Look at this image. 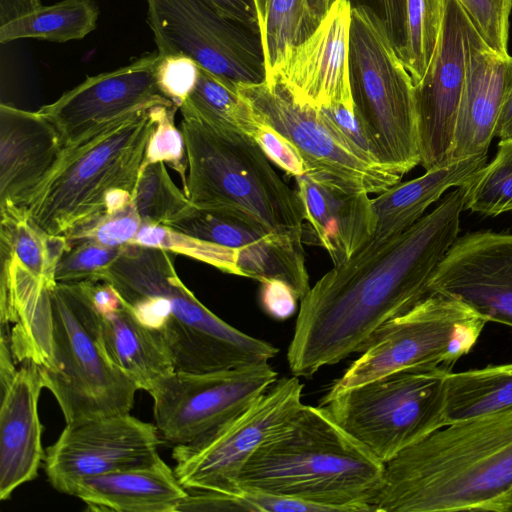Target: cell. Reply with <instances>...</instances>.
Listing matches in <instances>:
<instances>
[{"mask_svg": "<svg viewBox=\"0 0 512 512\" xmlns=\"http://www.w3.org/2000/svg\"><path fill=\"white\" fill-rule=\"evenodd\" d=\"M464 192L456 187L404 232L370 243L324 274L300 300L287 361L292 375L362 352L373 333L429 293L438 264L458 238Z\"/></svg>", "mask_w": 512, "mask_h": 512, "instance_id": "6da1fadb", "label": "cell"}, {"mask_svg": "<svg viewBox=\"0 0 512 512\" xmlns=\"http://www.w3.org/2000/svg\"><path fill=\"white\" fill-rule=\"evenodd\" d=\"M512 409L451 423L385 464L371 512H507Z\"/></svg>", "mask_w": 512, "mask_h": 512, "instance_id": "7a4b0ae2", "label": "cell"}, {"mask_svg": "<svg viewBox=\"0 0 512 512\" xmlns=\"http://www.w3.org/2000/svg\"><path fill=\"white\" fill-rule=\"evenodd\" d=\"M384 468L324 407L303 404L252 454L239 488L315 503L328 511L371 512Z\"/></svg>", "mask_w": 512, "mask_h": 512, "instance_id": "3957f363", "label": "cell"}, {"mask_svg": "<svg viewBox=\"0 0 512 512\" xmlns=\"http://www.w3.org/2000/svg\"><path fill=\"white\" fill-rule=\"evenodd\" d=\"M154 108L95 128L65 145L53 168L18 208L46 233L67 238L133 203L157 125Z\"/></svg>", "mask_w": 512, "mask_h": 512, "instance_id": "277c9868", "label": "cell"}, {"mask_svg": "<svg viewBox=\"0 0 512 512\" xmlns=\"http://www.w3.org/2000/svg\"><path fill=\"white\" fill-rule=\"evenodd\" d=\"M180 130L187 158L183 191L194 207L236 218L275 238L303 242L296 191L253 138L186 117Z\"/></svg>", "mask_w": 512, "mask_h": 512, "instance_id": "5b68a950", "label": "cell"}, {"mask_svg": "<svg viewBox=\"0 0 512 512\" xmlns=\"http://www.w3.org/2000/svg\"><path fill=\"white\" fill-rule=\"evenodd\" d=\"M170 253L127 244L103 280L144 284L168 297V313L159 333L175 371L205 373L268 363L278 349L241 332L206 308L178 277Z\"/></svg>", "mask_w": 512, "mask_h": 512, "instance_id": "8992f818", "label": "cell"}, {"mask_svg": "<svg viewBox=\"0 0 512 512\" xmlns=\"http://www.w3.org/2000/svg\"><path fill=\"white\" fill-rule=\"evenodd\" d=\"M49 294L52 363L40 373L66 424L130 413L139 388L105 354L101 315L78 283H56Z\"/></svg>", "mask_w": 512, "mask_h": 512, "instance_id": "52a82bcc", "label": "cell"}, {"mask_svg": "<svg viewBox=\"0 0 512 512\" xmlns=\"http://www.w3.org/2000/svg\"><path fill=\"white\" fill-rule=\"evenodd\" d=\"M350 85L378 163L401 176L420 164L412 78L383 21L366 5L351 11Z\"/></svg>", "mask_w": 512, "mask_h": 512, "instance_id": "ba28073f", "label": "cell"}, {"mask_svg": "<svg viewBox=\"0 0 512 512\" xmlns=\"http://www.w3.org/2000/svg\"><path fill=\"white\" fill-rule=\"evenodd\" d=\"M487 322L462 302L430 292L406 312L382 324L361 356L325 395L403 370L452 372L478 341Z\"/></svg>", "mask_w": 512, "mask_h": 512, "instance_id": "9c48e42d", "label": "cell"}, {"mask_svg": "<svg viewBox=\"0 0 512 512\" xmlns=\"http://www.w3.org/2000/svg\"><path fill=\"white\" fill-rule=\"evenodd\" d=\"M446 375L431 369L403 370L324 395L319 406L386 464L445 426Z\"/></svg>", "mask_w": 512, "mask_h": 512, "instance_id": "30bf717a", "label": "cell"}, {"mask_svg": "<svg viewBox=\"0 0 512 512\" xmlns=\"http://www.w3.org/2000/svg\"><path fill=\"white\" fill-rule=\"evenodd\" d=\"M157 51L190 59L236 85L266 81L259 31L221 15L207 0H146Z\"/></svg>", "mask_w": 512, "mask_h": 512, "instance_id": "8fae6325", "label": "cell"}, {"mask_svg": "<svg viewBox=\"0 0 512 512\" xmlns=\"http://www.w3.org/2000/svg\"><path fill=\"white\" fill-rule=\"evenodd\" d=\"M299 377L277 379L256 401L223 426L202 438L174 446V473L189 491L238 494L246 463L270 436L302 407Z\"/></svg>", "mask_w": 512, "mask_h": 512, "instance_id": "7c38bea8", "label": "cell"}, {"mask_svg": "<svg viewBox=\"0 0 512 512\" xmlns=\"http://www.w3.org/2000/svg\"><path fill=\"white\" fill-rule=\"evenodd\" d=\"M258 118L300 153L307 176L347 192L379 194L402 176L357 154L320 109L295 102L278 84L238 85Z\"/></svg>", "mask_w": 512, "mask_h": 512, "instance_id": "4fadbf2b", "label": "cell"}, {"mask_svg": "<svg viewBox=\"0 0 512 512\" xmlns=\"http://www.w3.org/2000/svg\"><path fill=\"white\" fill-rule=\"evenodd\" d=\"M268 364L205 373L174 371L148 392L161 438L174 446L208 436L239 415L273 383Z\"/></svg>", "mask_w": 512, "mask_h": 512, "instance_id": "5bb4252c", "label": "cell"}, {"mask_svg": "<svg viewBox=\"0 0 512 512\" xmlns=\"http://www.w3.org/2000/svg\"><path fill=\"white\" fill-rule=\"evenodd\" d=\"M161 444L156 425L130 413L66 424L46 449L44 470L57 491L71 495L84 478L154 463Z\"/></svg>", "mask_w": 512, "mask_h": 512, "instance_id": "9a60e30c", "label": "cell"}, {"mask_svg": "<svg viewBox=\"0 0 512 512\" xmlns=\"http://www.w3.org/2000/svg\"><path fill=\"white\" fill-rule=\"evenodd\" d=\"M470 26L458 1L446 0L434 54L424 77L414 85L420 164L426 171L452 163Z\"/></svg>", "mask_w": 512, "mask_h": 512, "instance_id": "2e32d148", "label": "cell"}, {"mask_svg": "<svg viewBox=\"0 0 512 512\" xmlns=\"http://www.w3.org/2000/svg\"><path fill=\"white\" fill-rule=\"evenodd\" d=\"M158 51L112 71L87 77L38 111L59 131L64 146L87 132L156 106L175 105L161 90Z\"/></svg>", "mask_w": 512, "mask_h": 512, "instance_id": "e0dca14e", "label": "cell"}, {"mask_svg": "<svg viewBox=\"0 0 512 512\" xmlns=\"http://www.w3.org/2000/svg\"><path fill=\"white\" fill-rule=\"evenodd\" d=\"M429 290L462 302L486 322L512 327V234L476 231L458 237Z\"/></svg>", "mask_w": 512, "mask_h": 512, "instance_id": "ac0fdd59", "label": "cell"}, {"mask_svg": "<svg viewBox=\"0 0 512 512\" xmlns=\"http://www.w3.org/2000/svg\"><path fill=\"white\" fill-rule=\"evenodd\" d=\"M351 11L349 0H333L314 31L285 53L272 85L278 84L301 105L317 109L341 105L354 110Z\"/></svg>", "mask_w": 512, "mask_h": 512, "instance_id": "d6986e66", "label": "cell"}, {"mask_svg": "<svg viewBox=\"0 0 512 512\" xmlns=\"http://www.w3.org/2000/svg\"><path fill=\"white\" fill-rule=\"evenodd\" d=\"M167 226L233 250L237 276L260 283L280 280L299 300L310 289L302 242L275 238L236 218L194 206Z\"/></svg>", "mask_w": 512, "mask_h": 512, "instance_id": "ffe728a7", "label": "cell"}, {"mask_svg": "<svg viewBox=\"0 0 512 512\" xmlns=\"http://www.w3.org/2000/svg\"><path fill=\"white\" fill-rule=\"evenodd\" d=\"M512 86V56L493 50L473 27L451 162L488 152L504 99Z\"/></svg>", "mask_w": 512, "mask_h": 512, "instance_id": "44dd1931", "label": "cell"}, {"mask_svg": "<svg viewBox=\"0 0 512 512\" xmlns=\"http://www.w3.org/2000/svg\"><path fill=\"white\" fill-rule=\"evenodd\" d=\"M64 148L55 125L39 111L0 105V209L21 207Z\"/></svg>", "mask_w": 512, "mask_h": 512, "instance_id": "7402d4cb", "label": "cell"}, {"mask_svg": "<svg viewBox=\"0 0 512 512\" xmlns=\"http://www.w3.org/2000/svg\"><path fill=\"white\" fill-rule=\"evenodd\" d=\"M44 388L39 367L23 362L1 390L0 499L34 480L44 460L38 402Z\"/></svg>", "mask_w": 512, "mask_h": 512, "instance_id": "603a6c76", "label": "cell"}, {"mask_svg": "<svg viewBox=\"0 0 512 512\" xmlns=\"http://www.w3.org/2000/svg\"><path fill=\"white\" fill-rule=\"evenodd\" d=\"M295 180L303 218L314 243L326 250L333 266L346 263L374 233L372 198L366 192H347L307 175Z\"/></svg>", "mask_w": 512, "mask_h": 512, "instance_id": "cb8c5ba5", "label": "cell"}, {"mask_svg": "<svg viewBox=\"0 0 512 512\" xmlns=\"http://www.w3.org/2000/svg\"><path fill=\"white\" fill-rule=\"evenodd\" d=\"M188 490L161 457L154 463L89 476L72 496L92 511L177 512Z\"/></svg>", "mask_w": 512, "mask_h": 512, "instance_id": "d4e9b609", "label": "cell"}, {"mask_svg": "<svg viewBox=\"0 0 512 512\" xmlns=\"http://www.w3.org/2000/svg\"><path fill=\"white\" fill-rule=\"evenodd\" d=\"M486 163L487 153L474 155L428 170L379 193L372 198L376 226L367 244L387 240L410 228L449 188L463 186Z\"/></svg>", "mask_w": 512, "mask_h": 512, "instance_id": "484cf974", "label": "cell"}, {"mask_svg": "<svg viewBox=\"0 0 512 512\" xmlns=\"http://www.w3.org/2000/svg\"><path fill=\"white\" fill-rule=\"evenodd\" d=\"M100 342L111 362L139 390L149 392L156 382L175 371L162 336L139 321L124 303L101 315Z\"/></svg>", "mask_w": 512, "mask_h": 512, "instance_id": "4316f807", "label": "cell"}, {"mask_svg": "<svg viewBox=\"0 0 512 512\" xmlns=\"http://www.w3.org/2000/svg\"><path fill=\"white\" fill-rule=\"evenodd\" d=\"M512 409V363L444 378L445 425Z\"/></svg>", "mask_w": 512, "mask_h": 512, "instance_id": "83f0119b", "label": "cell"}, {"mask_svg": "<svg viewBox=\"0 0 512 512\" xmlns=\"http://www.w3.org/2000/svg\"><path fill=\"white\" fill-rule=\"evenodd\" d=\"M182 117L211 127L242 132L251 138L260 119L240 94L238 85L197 65L195 84L179 107Z\"/></svg>", "mask_w": 512, "mask_h": 512, "instance_id": "f1b7e54d", "label": "cell"}, {"mask_svg": "<svg viewBox=\"0 0 512 512\" xmlns=\"http://www.w3.org/2000/svg\"><path fill=\"white\" fill-rule=\"evenodd\" d=\"M96 0H62L43 6L0 25V43L19 39L51 42L80 40L97 26Z\"/></svg>", "mask_w": 512, "mask_h": 512, "instance_id": "f546056e", "label": "cell"}, {"mask_svg": "<svg viewBox=\"0 0 512 512\" xmlns=\"http://www.w3.org/2000/svg\"><path fill=\"white\" fill-rule=\"evenodd\" d=\"M0 247H4L50 289L56 266L68 248L64 236H54L40 229L18 207L0 209Z\"/></svg>", "mask_w": 512, "mask_h": 512, "instance_id": "4dcf8cb0", "label": "cell"}, {"mask_svg": "<svg viewBox=\"0 0 512 512\" xmlns=\"http://www.w3.org/2000/svg\"><path fill=\"white\" fill-rule=\"evenodd\" d=\"M266 68V83L273 84L276 71L293 46L317 27L306 0H253Z\"/></svg>", "mask_w": 512, "mask_h": 512, "instance_id": "1f68e13d", "label": "cell"}, {"mask_svg": "<svg viewBox=\"0 0 512 512\" xmlns=\"http://www.w3.org/2000/svg\"><path fill=\"white\" fill-rule=\"evenodd\" d=\"M461 188L464 210L484 216L512 212V138L501 139L494 158Z\"/></svg>", "mask_w": 512, "mask_h": 512, "instance_id": "d6a6232c", "label": "cell"}, {"mask_svg": "<svg viewBox=\"0 0 512 512\" xmlns=\"http://www.w3.org/2000/svg\"><path fill=\"white\" fill-rule=\"evenodd\" d=\"M133 204L143 223L169 225L193 206L172 181L164 162L143 164Z\"/></svg>", "mask_w": 512, "mask_h": 512, "instance_id": "836d02e7", "label": "cell"}, {"mask_svg": "<svg viewBox=\"0 0 512 512\" xmlns=\"http://www.w3.org/2000/svg\"><path fill=\"white\" fill-rule=\"evenodd\" d=\"M446 0H407V45L403 64L413 84L424 77L440 34Z\"/></svg>", "mask_w": 512, "mask_h": 512, "instance_id": "e575fe53", "label": "cell"}, {"mask_svg": "<svg viewBox=\"0 0 512 512\" xmlns=\"http://www.w3.org/2000/svg\"><path fill=\"white\" fill-rule=\"evenodd\" d=\"M129 244L161 248L237 275V254L233 250L190 236L166 225L143 223Z\"/></svg>", "mask_w": 512, "mask_h": 512, "instance_id": "d590c367", "label": "cell"}, {"mask_svg": "<svg viewBox=\"0 0 512 512\" xmlns=\"http://www.w3.org/2000/svg\"><path fill=\"white\" fill-rule=\"evenodd\" d=\"M68 240V239H67ZM68 248L61 256L55 270L57 283L100 281L122 252V247H108L81 239L68 240Z\"/></svg>", "mask_w": 512, "mask_h": 512, "instance_id": "8d00e7d4", "label": "cell"}, {"mask_svg": "<svg viewBox=\"0 0 512 512\" xmlns=\"http://www.w3.org/2000/svg\"><path fill=\"white\" fill-rule=\"evenodd\" d=\"M176 105L154 108L157 120L146 149L144 164L164 162L178 172L183 186L187 175V158L184 137L174 124Z\"/></svg>", "mask_w": 512, "mask_h": 512, "instance_id": "74e56055", "label": "cell"}, {"mask_svg": "<svg viewBox=\"0 0 512 512\" xmlns=\"http://www.w3.org/2000/svg\"><path fill=\"white\" fill-rule=\"evenodd\" d=\"M457 1L486 44L501 54H508L512 0Z\"/></svg>", "mask_w": 512, "mask_h": 512, "instance_id": "f35d334b", "label": "cell"}, {"mask_svg": "<svg viewBox=\"0 0 512 512\" xmlns=\"http://www.w3.org/2000/svg\"><path fill=\"white\" fill-rule=\"evenodd\" d=\"M143 221L133 203L104 214L67 237L69 241L87 239L108 247H122L134 239Z\"/></svg>", "mask_w": 512, "mask_h": 512, "instance_id": "ab89813d", "label": "cell"}, {"mask_svg": "<svg viewBox=\"0 0 512 512\" xmlns=\"http://www.w3.org/2000/svg\"><path fill=\"white\" fill-rule=\"evenodd\" d=\"M320 110L332 129L357 154L368 161L380 164L376 160L373 144L354 110L341 105L324 107Z\"/></svg>", "mask_w": 512, "mask_h": 512, "instance_id": "60d3db41", "label": "cell"}, {"mask_svg": "<svg viewBox=\"0 0 512 512\" xmlns=\"http://www.w3.org/2000/svg\"><path fill=\"white\" fill-rule=\"evenodd\" d=\"M253 139L268 159L287 175L295 178L306 174L305 163L295 146L271 126L261 121Z\"/></svg>", "mask_w": 512, "mask_h": 512, "instance_id": "b9f144b4", "label": "cell"}, {"mask_svg": "<svg viewBox=\"0 0 512 512\" xmlns=\"http://www.w3.org/2000/svg\"><path fill=\"white\" fill-rule=\"evenodd\" d=\"M196 77L197 65L190 59L162 56L158 68L159 85L178 108L193 88Z\"/></svg>", "mask_w": 512, "mask_h": 512, "instance_id": "7bdbcfd3", "label": "cell"}, {"mask_svg": "<svg viewBox=\"0 0 512 512\" xmlns=\"http://www.w3.org/2000/svg\"><path fill=\"white\" fill-rule=\"evenodd\" d=\"M184 511H250L251 507L242 498L241 492L229 494L215 491H189L177 512Z\"/></svg>", "mask_w": 512, "mask_h": 512, "instance_id": "ee69618b", "label": "cell"}, {"mask_svg": "<svg viewBox=\"0 0 512 512\" xmlns=\"http://www.w3.org/2000/svg\"><path fill=\"white\" fill-rule=\"evenodd\" d=\"M377 14L384 23L397 54L403 62L407 45V0H376Z\"/></svg>", "mask_w": 512, "mask_h": 512, "instance_id": "f6af8a7d", "label": "cell"}, {"mask_svg": "<svg viewBox=\"0 0 512 512\" xmlns=\"http://www.w3.org/2000/svg\"><path fill=\"white\" fill-rule=\"evenodd\" d=\"M243 499L249 504L252 512H319L328 511L325 507L284 496L241 490Z\"/></svg>", "mask_w": 512, "mask_h": 512, "instance_id": "bcb514c9", "label": "cell"}, {"mask_svg": "<svg viewBox=\"0 0 512 512\" xmlns=\"http://www.w3.org/2000/svg\"><path fill=\"white\" fill-rule=\"evenodd\" d=\"M261 304L264 310L278 320L290 317L299 300L294 291L280 280L261 283Z\"/></svg>", "mask_w": 512, "mask_h": 512, "instance_id": "7dc6e473", "label": "cell"}, {"mask_svg": "<svg viewBox=\"0 0 512 512\" xmlns=\"http://www.w3.org/2000/svg\"><path fill=\"white\" fill-rule=\"evenodd\" d=\"M78 284L100 315L112 313L123 305L118 292L106 281H83Z\"/></svg>", "mask_w": 512, "mask_h": 512, "instance_id": "c3c4849f", "label": "cell"}, {"mask_svg": "<svg viewBox=\"0 0 512 512\" xmlns=\"http://www.w3.org/2000/svg\"><path fill=\"white\" fill-rule=\"evenodd\" d=\"M221 15L258 29L257 15L253 0H207Z\"/></svg>", "mask_w": 512, "mask_h": 512, "instance_id": "681fc988", "label": "cell"}, {"mask_svg": "<svg viewBox=\"0 0 512 512\" xmlns=\"http://www.w3.org/2000/svg\"><path fill=\"white\" fill-rule=\"evenodd\" d=\"M40 0H0V25L40 7Z\"/></svg>", "mask_w": 512, "mask_h": 512, "instance_id": "f907efd6", "label": "cell"}, {"mask_svg": "<svg viewBox=\"0 0 512 512\" xmlns=\"http://www.w3.org/2000/svg\"><path fill=\"white\" fill-rule=\"evenodd\" d=\"M494 137L500 139L512 138V86L502 104L494 130Z\"/></svg>", "mask_w": 512, "mask_h": 512, "instance_id": "816d5d0a", "label": "cell"}, {"mask_svg": "<svg viewBox=\"0 0 512 512\" xmlns=\"http://www.w3.org/2000/svg\"><path fill=\"white\" fill-rule=\"evenodd\" d=\"M332 2L333 0H306L309 12L315 22L321 21Z\"/></svg>", "mask_w": 512, "mask_h": 512, "instance_id": "f5cc1de1", "label": "cell"}, {"mask_svg": "<svg viewBox=\"0 0 512 512\" xmlns=\"http://www.w3.org/2000/svg\"><path fill=\"white\" fill-rule=\"evenodd\" d=\"M510 506H511V508H512V495H511V497H510Z\"/></svg>", "mask_w": 512, "mask_h": 512, "instance_id": "db71d44e", "label": "cell"}]
</instances>
